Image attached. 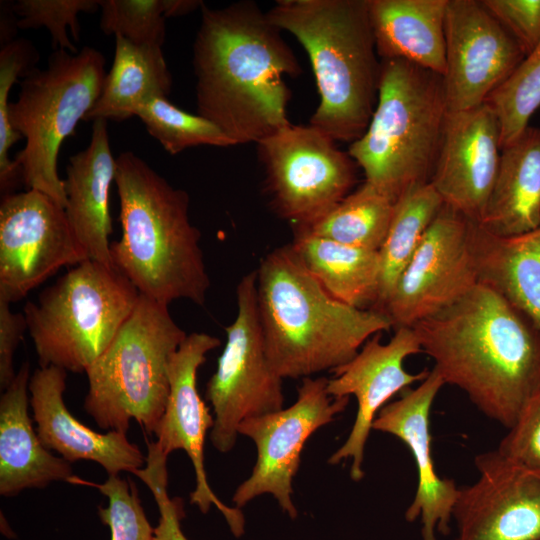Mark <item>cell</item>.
I'll return each instance as SVG.
<instances>
[{"label":"cell","mask_w":540,"mask_h":540,"mask_svg":"<svg viewBox=\"0 0 540 540\" xmlns=\"http://www.w3.org/2000/svg\"><path fill=\"white\" fill-rule=\"evenodd\" d=\"M193 44L197 112L235 145L258 143L289 125L284 76L301 67L281 30L254 1L204 3Z\"/></svg>","instance_id":"cell-1"},{"label":"cell","mask_w":540,"mask_h":540,"mask_svg":"<svg viewBox=\"0 0 540 540\" xmlns=\"http://www.w3.org/2000/svg\"><path fill=\"white\" fill-rule=\"evenodd\" d=\"M412 328L444 384L507 429L540 389V330L483 283Z\"/></svg>","instance_id":"cell-2"},{"label":"cell","mask_w":540,"mask_h":540,"mask_svg":"<svg viewBox=\"0 0 540 540\" xmlns=\"http://www.w3.org/2000/svg\"><path fill=\"white\" fill-rule=\"evenodd\" d=\"M256 275L266 354L283 379L331 372L350 361L372 336L393 328L386 314L332 297L292 244L267 253Z\"/></svg>","instance_id":"cell-3"},{"label":"cell","mask_w":540,"mask_h":540,"mask_svg":"<svg viewBox=\"0 0 540 540\" xmlns=\"http://www.w3.org/2000/svg\"><path fill=\"white\" fill-rule=\"evenodd\" d=\"M114 182L122 229L110 245L114 266L154 301L169 305L187 299L203 306L210 280L187 192L131 151L116 158Z\"/></svg>","instance_id":"cell-4"},{"label":"cell","mask_w":540,"mask_h":540,"mask_svg":"<svg viewBox=\"0 0 540 540\" xmlns=\"http://www.w3.org/2000/svg\"><path fill=\"white\" fill-rule=\"evenodd\" d=\"M267 15L309 57L320 96L309 124L335 142L356 141L373 115L381 73L368 0H278Z\"/></svg>","instance_id":"cell-5"},{"label":"cell","mask_w":540,"mask_h":540,"mask_svg":"<svg viewBox=\"0 0 540 540\" xmlns=\"http://www.w3.org/2000/svg\"><path fill=\"white\" fill-rule=\"evenodd\" d=\"M448 113L443 76L405 60H381L373 115L348 154L365 181L397 203L430 183Z\"/></svg>","instance_id":"cell-6"},{"label":"cell","mask_w":540,"mask_h":540,"mask_svg":"<svg viewBox=\"0 0 540 540\" xmlns=\"http://www.w3.org/2000/svg\"><path fill=\"white\" fill-rule=\"evenodd\" d=\"M187 335L168 305L140 294L113 341L85 371L83 408L99 428L127 433L135 420L155 432L168 401L169 364Z\"/></svg>","instance_id":"cell-7"},{"label":"cell","mask_w":540,"mask_h":540,"mask_svg":"<svg viewBox=\"0 0 540 540\" xmlns=\"http://www.w3.org/2000/svg\"><path fill=\"white\" fill-rule=\"evenodd\" d=\"M105 62L103 54L90 46L77 53L55 50L45 69L34 67L22 77L18 97L9 105V122L25 139L14 159L23 184L63 208L67 198L58 175V154L98 100L106 78Z\"/></svg>","instance_id":"cell-8"},{"label":"cell","mask_w":540,"mask_h":540,"mask_svg":"<svg viewBox=\"0 0 540 540\" xmlns=\"http://www.w3.org/2000/svg\"><path fill=\"white\" fill-rule=\"evenodd\" d=\"M139 291L116 267L88 259L47 287L24 315L40 367L85 372L132 313Z\"/></svg>","instance_id":"cell-9"},{"label":"cell","mask_w":540,"mask_h":540,"mask_svg":"<svg viewBox=\"0 0 540 540\" xmlns=\"http://www.w3.org/2000/svg\"><path fill=\"white\" fill-rule=\"evenodd\" d=\"M256 146L269 203L295 230L326 215L356 183L355 161L311 124L290 123Z\"/></svg>","instance_id":"cell-10"},{"label":"cell","mask_w":540,"mask_h":540,"mask_svg":"<svg viewBox=\"0 0 540 540\" xmlns=\"http://www.w3.org/2000/svg\"><path fill=\"white\" fill-rule=\"evenodd\" d=\"M256 279L254 270L237 284V314L225 327L226 342L206 385L214 418L209 439L221 453L233 449L244 420L283 408V378L271 367L266 354Z\"/></svg>","instance_id":"cell-11"},{"label":"cell","mask_w":540,"mask_h":540,"mask_svg":"<svg viewBox=\"0 0 540 540\" xmlns=\"http://www.w3.org/2000/svg\"><path fill=\"white\" fill-rule=\"evenodd\" d=\"M327 383L326 377L303 378L294 404L240 424L238 433L255 443L257 460L250 476L233 494L236 507L271 494L283 512L292 519L297 517L292 484L304 445L315 431L333 422L349 403V397L330 396Z\"/></svg>","instance_id":"cell-12"},{"label":"cell","mask_w":540,"mask_h":540,"mask_svg":"<svg viewBox=\"0 0 540 540\" xmlns=\"http://www.w3.org/2000/svg\"><path fill=\"white\" fill-rule=\"evenodd\" d=\"M474 223L443 204L382 309L394 329L413 327L478 284Z\"/></svg>","instance_id":"cell-13"},{"label":"cell","mask_w":540,"mask_h":540,"mask_svg":"<svg viewBox=\"0 0 540 540\" xmlns=\"http://www.w3.org/2000/svg\"><path fill=\"white\" fill-rule=\"evenodd\" d=\"M88 260L65 208L43 192L27 189L0 204V299L25 297L63 266Z\"/></svg>","instance_id":"cell-14"},{"label":"cell","mask_w":540,"mask_h":540,"mask_svg":"<svg viewBox=\"0 0 540 540\" xmlns=\"http://www.w3.org/2000/svg\"><path fill=\"white\" fill-rule=\"evenodd\" d=\"M443 86L449 112L484 104L525 58L481 0H448Z\"/></svg>","instance_id":"cell-15"},{"label":"cell","mask_w":540,"mask_h":540,"mask_svg":"<svg viewBox=\"0 0 540 540\" xmlns=\"http://www.w3.org/2000/svg\"><path fill=\"white\" fill-rule=\"evenodd\" d=\"M219 346L220 339L205 332L186 336L169 364L168 401L154 434L156 445L166 456L183 450L189 457L196 481L190 504L203 514L215 506L232 534L240 537L245 531L244 515L240 508L228 506L216 496L208 483L204 464V444L214 418L199 394L197 375L207 354Z\"/></svg>","instance_id":"cell-16"},{"label":"cell","mask_w":540,"mask_h":540,"mask_svg":"<svg viewBox=\"0 0 540 540\" xmlns=\"http://www.w3.org/2000/svg\"><path fill=\"white\" fill-rule=\"evenodd\" d=\"M381 334L372 336L350 361L333 369V377L327 383L330 396L353 395L357 400L352 429L343 445L328 459L332 465L352 459L350 477L354 481H360L364 476V450L379 411L394 395L423 381L430 372L424 369L413 374L403 367L407 357L422 352L412 327L395 329L387 343H381Z\"/></svg>","instance_id":"cell-17"},{"label":"cell","mask_w":540,"mask_h":540,"mask_svg":"<svg viewBox=\"0 0 540 540\" xmlns=\"http://www.w3.org/2000/svg\"><path fill=\"white\" fill-rule=\"evenodd\" d=\"M474 464L479 477L458 489L453 506L454 540H540V476L497 449Z\"/></svg>","instance_id":"cell-18"},{"label":"cell","mask_w":540,"mask_h":540,"mask_svg":"<svg viewBox=\"0 0 540 540\" xmlns=\"http://www.w3.org/2000/svg\"><path fill=\"white\" fill-rule=\"evenodd\" d=\"M500 154V127L488 104L449 112L430 184L444 204L480 223Z\"/></svg>","instance_id":"cell-19"},{"label":"cell","mask_w":540,"mask_h":540,"mask_svg":"<svg viewBox=\"0 0 540 540\" xmlns=\"http://www.w3.org/2000/svg\"><path fill=\"white\" fill-rule=\"evenodd\" d=\"M443 385L442 377L432 368L417 387L403 390L399 399L386 404L372 424V429L400 439L412 453L418 484L405 519L420 520L422 540H437V532L443 536L450 534L459 489L454 480L436 473L431 452L430 412Z\"/></svg>","instance_id":"cell-20"},{"label":"cell","mask_w":540,"mask_h":540,"mask_svg":"<svg viewBox=\"0 0 540 540\" xmlns=\"http://www.w3.org/2000/svg\"><path fill=\"white\" fill-rule=\"evenodd\" d=\"M67 371L55 367H39L29 382L30 405L36 431L48 450L73 463L93 461L108 475L134 473L144 467L146 457L139 446L118 431H95L80 422L64 402Z\"/></svg>","instance_id":"cell-21"},{"label":"cell","mask_w":540,"mask_h":540,"mask_svg":"<svg viewBox=\"0 0 540 540\" xmlns=\"http://www.w3.org/2000/svg\"><path fill=\"white\" fill-rule=\"evenodd\" d=\"M91 132L88 146L72 155L66 167L65 212L88 259L115 267L109 238L113 231L110 190L116 158L111 151L107 120L92 121Z\"/></svg>","instance_id":"cell-22"},{"label":"cell","mask_w":540,"mask_h":540,"mask_svg":"<svg viewBox=\"0 0 540 540\" xmlns=\"http://www.w3.org/2000/svg\"><path fill=\"white\" fill-rule=\"evenodd\" d=\"M30 364L24 362L0 397V495L13 497L53 482H71V463L41 442L29 415Z\"/></svg>","instance_id":"cell-23"},{"label":"cell","mask_w":540,"mask_h":540,"mask_svg":"<svg viewBox=\"0 0 540 540\" xmlns=\"http://www.w3.org/2000/svg\"><path fill=\"white\" fill-rule=\"evenodd\" d=\"M368 2L376 50L381 60H405L444 75L448 0Z\"/></svg>","instance_id":"cell-24"},{"label":"cell","mask_w":540,"mask_h":540,"mask_svg":"<svg viewBox=\"0 0 540 540\" xmlns=\"http://www.w3.org/2000/svg\"><path fill=\"white\" fill-rule=\"evenodd\" d=\"M499 236L540 226V128L528 126L501 149L499 167L479 223Z\"/></svg>","instance_id":"cell-25"},{"label":"cell","mask_w":540,"mask_h":540,"mask_svg":"<svg viewBox=\"0 0 540 540\" xmlns=\"http://www.w3.org/2000/svg\"><path fill=\"white\" fill-rule=\"evenodd\" d=\"M478 282L525 314L540 330V226L515 236L473 226Z\"/></svg>","instance_id":"cell-26"},{"label":"cell","mask_w":540,"mask_h":540,"mask_svg":"<svg viewBox=\"0 0 540 540\" xmlns=\"http://www.w3.org/2000/svg\"><path fill=\"white\" fill-rule=\"evenodd\" d=\"M291 244L306 269L332 297L357 308H373L381 269L379 251L303 232H295Z\"/></svg>","instance_id":"cell-27"},{"label":"cell","mask_w":540,"mask_h":540,"mask_svg":"<svg viewBox=\"0 0 540 540\" xmlns=\"http://www.w3.org/2000/svg\"><path fill=\"white\" fill-rule=\"evenodd\" d=\"M171 88L172 76L162 47L138 46L116 35L112 66L98 100L84 120H126L135 116L147 99L167 97Z\"/></svg>","instance_id":"cell-28"},{"label":"cell","mask_w":540,"mask_h":540,"mask_svg":"<svg viewBox=\"0 0 540 540\" xmlns=\"http://www.w3.org/2000/svg\"><path fill=\"white\" fill-rule=\"evenodd\" d=\"M395 206L389 197L364 181L322 218L295 232L379 251L392 222Z\"/></svg>","instance_id":"cell-29"},{"label":"cell","mask_w":540,"mask_h":540,"mask_svg":"<svg viewBox=\"0 0 540 540\" xmlns=\"http://www.w3.org/2000/svg\"><path fill=\"white\" fill-rule=\"evenodd\" d=\"M443 204L430 183L410 191L396 203L387 236L379 249L381 269L373 310L382 312L395 283Z\"/></svg>","instance_id":"cell-30"},{"label":"cell","mask_w":540,"mask_h":540,"mask_svg":"<svg viewBox=\"0 0 540 540\" xmlns=\"http://www.w3.org/2000/svg\"><path fill=\"white\" fill-rule=\"evenodd\" d=\"M135 116L171 155L200 145L234 146L212 122L199 114L182 110L170 103L167 97L154 96L147 99L137 108Z\"/></svg>","instance_id":"cell-31"},{"label":"cell","mask_w":540,"mask_h":540,"mask_svg":"<svg viewBox=\"0 0 540 540\" xmlns=\"http://www.w3.org/2000/svg\"><path fill=\"white\" fill-rule=\"evenodd\" d=\"M485 103L497 117L502 149L523 133L540 107V44L525 56Z\"/></svg>","instance_id":"cell-32"},{"label":"cell","mask_w":540,"mask_h":540,"mask_svg":"<svg viewBox=\"0 0 540 540\" xmlns=\"http://www.w3.org/2000/svg\"><path fill=\"white\" fill-rule=\"evenodd\" d=\"M39 55L29 40L20 38L5 43L0 51V191L2 196L15 193L23 183L20 167L9 158V150L22 135L9 122V94L18 77H23L38 62Z\"/></svg>","instance_id":"cell-33"},{"label":"cell","mask_w":540,"mask_h":540,"mask_svg":"<svg viewBox=\"0 0 540 540\" xmlns=\"http://www.w3.org/2000/svg\"><path fill=\"white\" fill-rule=\"evenodd\" d=\"M71 483L86 484L99 490L108 500L98 506L100 521L108 526L110 540H153L154 528L143 508L135 482L119 475H108L103 483H91L73 478Z\"/></svg>","instance_id":"cell-34"},{"label":"cell","mask_w":540,"mask_h":540,"mask_svg":"<svg viewBox=\"0 0 540 540\" xmlns=\"http://www.w3.org/2000/svg\"><path fill=\"white\" fill-rule=\"evenodd\" d=\"M100 29L138 46L162 47L166 36L165 0H101Z\"/></svg>","instance_id":"cell-35"},{"label":"cell","mask_w":540,"mask_h":540,"mask_svg":"<svg viewBox=\"0 0 540 540\" xmlns=\"http://www.w3.org/2000/svg\"><path fill=\"white\" fill-rule=\"evenodd\" d=\"M101 0H18L12 4L20 29L45 27L51 36L54 50H66L77 53L70 41L67 29L79 41L80 13H94L100 8Z\"/></svg>","instance_id":"cell-36"},{"label":"cell","mask_w":540,"mask_h":540,"mask_svg":"<svg viewBox=\"0 0 540 540\" xmlns=\"http://www.w3.org/2000/svg\"><path fill=\"white\" fill-rule=\"evenodd\" d=\"M167 458L156 448H150L145 466L133 474L149 488L159 511L153 540H189L181 526L184 518L183 500L171 498L168 494Z\"/></svg>","instance_id":"cell-37"},{"label":"cell","mask_w":540,"mask_h":540,"mask_svg":"<svg viewBox=\"0 0 540 540\" xmlns=\"http://www.w3.org/2000/svg\"><path fill=\"white\" fill-rule=\"evenodd\" d=\"M508 430L497 450L511 462L540 476V389Z\"/></svg>","instance_id":"cell-38"},{"label":"cell","mask_w":540,"mask_h":540,"mask_svg":"<svg viewBox=\"0 0 540 540\" xmlns=\"http://www.w3.org/2000/svg\"><path fill=\"white\" fill-rule=\"evenodd\" d=\"M525 56L540 44V0H481Z\"/></svg>","instance_id":"cell-39"},{"label":"cell","mask_w":540,"mask_h":540,"mask_svg":"<svg viewBox=\"0 0 540 540\" xmlns=\"http://www.w3.org/2000/svg\"><path fill=\"white\" fill-rule=\"evenodd\" d=\"M27 329L24 314L15 313L0 299V388L4 391L16 376L14 354Z\"/></svg>","instance_id":"cell-40"},{"label":"cell","mask_w":540,"mask_h":540,"mask_svg":"<svg viewBox=\"0 0 540 540\" xmlns=\"http://www.w3.org/2000/svg\"><path fill=\"white\" fill-rule=\"evenodd\" d=\"M203 2L199 0H165V17H177L189 14L201 8Z\"/></svg>","instance_id":"cell-41"}]
</instances>
